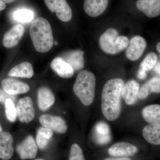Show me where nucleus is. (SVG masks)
<instances>
[{"label": "nucleus", "instance_id": "nucleus-1", "mask_svg": "<svg viewBox=\"0 0 160 160\" xmlns=\"http://www.w3.org/2000/svg\"><path fill=\"white\" fill-rule=\"evenodd\" d=\"M124 85L122 79H112L106 82L102 94V112L106 119L113 121L121 113V97Z\"/></svg>", "mask_w": 160, "mask_h": 160}, {"label": "nucleus", "instance_id": "nucleus-2", "mask_svg": "<svg viewBox=\"0 0 160 160\" xmlns=\"http://www.w3.org/2000/svg\"><path fill=\"white\" fill-rule=\"evenodd\" d=\"M29 34L35 49L44 53L49 51L54 44L50 23L45 18H37L32 22Z\"/></svg>", "mask_w": 160, "mask_h": 160}, {"label": "nucleus", "instance_id": "nucleus-3", "mask_svg": "<svg viewBox=\"0 0 160 160\" xmlns=\"http://www.w3.org/2000/svg\"><path fill=\"white\" fill-rule=\"evenodd\" d=\"M95 86L94 75L87 70H82L77 77L73 91L83 105L89 106L94 101Z\"/></svg>", "mask_w": 160, "mask_h": 160}, {"label": "nucleus", "instance_id": "nucleus-4", "mask_svg": "<svg viewBox=\"0 0 160 160\" xmlns=\"http://www.w3.org/2000/svg\"><path fill=\"white\" fill-rule=\"evenodd\" d=\"M99 43L100 48L104 52L115 55L127 48L129 40L126 37L119 36L116 29L109 28L100 37Z\"/></svg>", "mask_w": 160, "mask_h": 160}, {"label": "nucleus", "instance_id": "nucleus-5", "mask_svg": "<svg viewBox=\"0 0 160 160\" xmlns=\"http://www.w3.org/2000/svg\"><path fill=\"white\" fill-rule=\"evenodd\" d=\"M45 3L51 12H56L59 19L69 22L72 17V11L66 0H45Z\"/></svg>", "mask_w": 160, "mask_h": 160}, {"label": "nucleus", "instance_id": "nucleus-6", "mask_svg": "<svg viewBox=\"0 0 160 160\" xmlns=\"http://www.w3.org/2000/svg\"><path fill=\"white\" fill-rule=\"evenodd\" d=\"M16 109L18 117L21 122L29 123L34 119L35 111L32 100L29 97L19 100Z\"/></svg>", "mask_w": 160, "mask_h": 160}, {"label": "nucleus", "instance_id": "nucleus-7", "mask_svg": "<svg viewBox=\"0 0 160 160\" xmlns=\"http://www.w3.org/2000/svg\"><path fill=\"white\" fill-rule=\"evenodd\" d=\"M41 125L52 131L59 133H64L67 130L66 121L60 117L49 114H43L40 117Z\"/></svg>", "mask_w": 160, "mask_h": 160}, {"label": "nucleus", "instance_id": "nucleus-8", "mask_svg": "<svg viewBox=\"0 0 160 160\" xmlns=\"http://www.w3.org/2000/svg\"><path fill=\"white\" fill-rule=\"evenodd\" d=\"M146 47V40L140 36H136L129 42L126 52V58L132 61L138 59Z\"/></svg>", "mask_w": 160, "mask_h": 160}, {"label": "nucleus", "instance_id": "nucleus-9", "mask_svg": "<svg viewBox=\"0 0 160 160\" xmlns=\"http://www.w3.org/2000/svg\"><path fill=\"white\" fill-rule=\"evenodd\" d=\"M38 146L33 137L29 136L17 147V151L22 159L34 158L38 152Z\"/></svg>", "mask_w": 160, "mask_h": 160}, {"label": "nucleus", "instance_id": "nucleus-10", "mask_svg": "<svg viewBox=\"0 0 160 160\" xmlns=\"http://www.w3.org/2000/svg\"><path fill=\"white\" fill-rule=\"evenodd\" d=\"M25 32L24 26L20 24L15 25L4 35L3 44L6 48H12L18 45Z\"/></svg>", "mask_w": 160, "mask_h": 160}, {"label": "nucleus", "instance_id": "nucleus-11", "mask_svg": "<svg viewBox=\"0 0 160 160\" xmlns=\"http://www.w3.org/2000/svg\"><path fill=\"white\" fill-rule=\"evenodd\" d=\"M2 85L3 90L12 95L26 93L30 89L28 84L13 79H4L2 80Z\"/></svg>", "mask_w": 160, "mask_h": 160}, {"label": "nucleus", "instance_id": "nucleus-12", "mask_svg": "<svg viewBox=\"0 0 160 160\" xmlns=\"http://www.w3.org/2000/svg\"><path fill=\"white\" fill-rule=\"evenodd\" d=\"M13 139L10 133L6 132H0V158L8 160L12 157L13 154Z\"/></svg>", "mask_w": 160, "mask_h": 160}, {"label": "nucleus", "instance_id": "nucleus-13", "mask_svg": "<svg viewBox=\"0 0 160 160\" xmlns=\"http://www.w3.org/2000/svg\"><path fill=\"white\" fill-rule=\"evenodd\" d=\"M136 6L148 17H156L160 14V0H138Z\"/></svg>", "mask_w": 160, "mask_h": 160}, {"label": "nucleus", "instance_id": "nucleus-14", "mask_svg": "<svg viewBox=\"0 0 160 160\" xmlns=\"http://www.w3.org/2000/svg\"><path fill=\"white\" fill-rule=\"evenodd\" d=\"M109 0H85V12L91 17H97L103 13L108 6Z\"/></svg>", "mask_w": 160, "mask_h": 160}, {"label": "nucleus", "instance_id": "nucleus-15", "mask_svg": "<svg viewBox=\"0 0 160 160\" xmlns=\"http://www.w3.org/2000/svg\"><path fill=\"white\" fill-rule=\"evenodd\" d=\"M84 52L80 49L71 50L65 52L61 57L65 62L72 67L74 71L82 69L85 64Z\"/></svg>", "mask_w": 160, "mask_h": 160}, {"label": "nucleus", "instance_id": "nucleus-16", "mask_svg": "<svg viewBox=\"0 0 160 160\" xmlns=\"http://www.w3.org/2000/svg\"><path fill=\"white\" fill-rule=\"evenodd\" d=\"M140 89L139 84L135 80H130L124 85L122 96L127 105H132L136 102Z\"/></svg>", "mask_w": 160, "mask_h": 160}, {"label": "nucleus", "instance_id": "nucleus-17", "mask_svg": "<svg viewBox=\"0 0 160 160\" xmlns=\"http://www.w3.org/2000/svg\"><path fill=\"white\" fill-rule=\"evenodd\" d=\"M136 146L127 142H118L111 146L108 150L109 154L113 157L131 156L137 153Z\"/></svg>", "mask_w": 160, "mask_h": 160}, {"label": "nucleus", "instance_id": "nucleus-18", "mask_svg": "<svg viewBox=\"0 0 160 160\" xmlns=\"http://www.w3.org/2000/svg\"><path fill=\"white\" fill-rule=\"evenodd\" d=\"M52 69L60 77L69 78L73 76L74 70L61 57L56 58L50 64Z\"/></svg>", "mask_w": 160, "mask_h": 160}, {"label": "nucleus", "instance_id": "nucleus-19", "mask_svg": "<svg viewBox=\"0 0 160 160\" xmlns=\"http://www.w3.org/2000/svg\"><path fill=\"white\" fill-rule=\"evenodd\" d=\"M38 105L41 110L46 111L53 105L55 101L54 94L48 87H41L38 92Z\"/></svg>", "mask_w": 160, "mask_h": 160}, {"label": "nucleus", "instance_id": "nucleus-20", "mask_svg": "<svg viewBox=\"0 0 160 160\" xmlns=\"http://www.w3.org/2000/svg\"><path fill=\"white\" fill-rule=\"evenodd\" d=\"M95 141L99 145L108 144L111 139L110 129L108 124L100 122L96 125L94 128Z\"/></svg>", "mask_w": 160, "mask_h": 160}, {"label": "nucleus", "instance_id": "nucleus-21", "mask_svg": "<svg viewBox=\"0 0 160 160\" xmlns=\"http://www.w3.org/2000/svg\"><path fill=\"white\" fill-rule=\"evenodd\" d=\"M143 137L148 142L153 145H160V124H151L143 128Z\"/></svg>", "mask_w": 160, "mask_h": 160}, {"label": "nucleus", "instance_id": "nucleus-22", "mask_svg": "<svg viewBox=\"0 0 160 160\" xmlns=\"http://www.w3.org/2000/svg\"><path fill=\"white\" fill-rule=\"evenodd\" d=\"M151 93H160V78H152L145 83L140 88L138 97L144 99Z\"/></svg>", "mask_w": 160, "mask_h": 160}, {"label": "nucleus", "instance_id": "nucleus-23", "mask_svg": "<svg viewBox=\"0 0 160 160\" xmlns=\"http://www.w3.org/2000/svg\"><path fill=\"white\" fill-rule=\"evenodd\" d=\"M144 119L151 124H160V105L146 106L142 111Z\"/></svg>", "mask_w": 160, "mask_h": 160}, {"label": "nucleus", "instance_id": "nucleus-24", "mask_svg": "<svg viewBox=\"0 0 160 160\" xmlns=\"http://www.w3.org/2000/svg\"><path fill=\"white\" fill-rule=\"evenodd\" d=\"M33 75L32 66L28 62H23L15 66L8 73L9 76L27 78H30Z\"/></svg>", "mask_w": 160, "mask_h": 160}, {"label": "nucleus", "instance_id": "nucleus-25", "mask_svg": "<svg viewBox=\"0 0 160 160\" xmlns=\"http://www.w3.org/2000/svg\"><path fill=\"white\" fill-rule=\"evenodd\" d=\"M53 131L45 127H41L37 132L36 142L40 149H44L49 143V140L53 135Z\"/></svg>", "mask_w": 160, "mask_h": 160}, {"label": "nucleus", "instance_id": "nucleus-26", "mask_svg": "<svg viewBox=\"0 0 160 160\" xmlns=\"http://www.w3.org/2000/svg\"><path fill=\"white\" fill-rule=\"evenodd\" d=\"M158 62V56L155 53L151 52L147 55L140 63L139 69L145 72L151 70Z\"/></svg>", "mask_w": 160, "mask_h": 160}, {"label": "nucleus", "instance_id": "nucleus-27", "mask_svg": "<svg viewBox=\"0 0 160 160\" xmlns=\"http://www.w3.org/2000/svg\"><path fill=\"white\" fill-rule=\"evenodd\" d=\"M13 18L16 21L21 22H28L33 19V12L27 9H18L14 12Z\"/></svg>", "mask_w": 160, "mask_h": 160}, {"label": "nucleus", "instance_id": "nucleus-28", "mask_svg": "<svg viewBox=\"0 0 160 160\" xmlns=\"http://www.w3.org/2000/svg\"><path fill=\"white\" fill-rule=\"evenodd\" d=\"M5 108L7 118L10 122H14L17 117V112L13 101L11 99L6 100L5 103Z\"/></svg>", "mask_w": 160, "mask_h": 160}, {"label": "nucleus", "instance_id": "nucleus-29", "mask_svg": "<svg viewBox=\"0 0 160 160\" xmlns=\"http://www.w3.org/2000/svg\"><path fill=\"white\" fill-rule=\"evenodd\" d=\"M69 160H85L82 150L78 144H73L71 146Z\"/></svg>", "mask_w": 160, "mask_h": 160}, {"label": "nucleus", "instance_id": "nucleus-30", "mask_svg": "<svg viewBox=\"0 0 160 160\" xmlns=\"http://www.w3.org/2000/svg\"><path fill=\"white\" fill-rule=\"evenodd\" d=\"M8 99H11L12 101L16 99L15 95H12L4 91L3 89H0V103H5Z\"/></svg>", "mask_w": 160, "mask_h": 160}, {"label": "nucleus", "instance_id": "nucleus-31", "mask_svg": "<svg viewBox=\"0 0 160 160\" xmlns=\"http://www.w3.org/2000/svg\"><path fill=\"white\" fill-rule=\"evenodd\" d=\"M146 72L142 70H140L138 69V71L137 76L138 78L140 79H144L146 77Z\"/></svg>", "mask_w": 160, "mask_h": 160}, {"label": "nucleus", "instance_id": "nucleus-32", "mask_svg": "<svg viewBox=\"0 0 160 160\" xmlns=\"http://www.w3.org/2000/svg\"><path fill=\"white\" fill-rule=\"evenodd\" d=\"M153 69V71L160 76V62H157Z\"/></svg>", "mask_w": 160, "mask_h": 160}, {"label": "nucleus", "instance_id": "nucleus-33", "mask_svg": "<svg viewBox=\"0 0 160 160\" xmlns=\"http://www.w3.org/2000/svg\"><path fill=\"white\" fill-rule=\"evenodd\" d=\"M104 160H131L129 158H107Z\"/></svg>", "mask_w": 160, "mask_h": 160}, {"label": "nucleus", "instance_id": "nucleus-34", "mask_svg": "<svg viewBox=\"0 0 160 160\" xmlns=\"http://www.w3.org/2000/svg\"><path fill=\"white\" fill-rule=\"evenodd\" d=\"M6 8V3L3 2L2 1H0V12H1V11L4 10Z\"/></svg>", "mask_w": 160, "mask_h": 160}, {"label": "nucleus", "instance_id": "nucleus-35", "mask_svg": "<svg viewBox=\"0 0 160 160\" xmlns=\"http://www.w3.org/2000/svg\"><path fill=\"white\" fill-rule=\"evenodd\" d=\"M0 1H2V2L5 3L9 4V3H12L13 2H15L16 0H0Z\"/></svg>", "mask_w": 160, "mask_h": 160}, {"label": "nucleus", "instance_id": "nucleus-36", "mask_svg": "<svg viewBox=\"0 0 160 160\" xmlns=\"http://www.w3.org/2000/svg\"><path fill=\"white\" fill-rule=\"evenodd\" d=\"M157 49V51L160 53V42L158 43L156 46Z\"/></svg>", "mask_w": 160, "mask_h": 160}, {"label": "nucleus", "instance_id": "nucleus-37", "mask_svg": "<svg viewBox=\"0 0 160 160\" xmlns=\"http://www.w3.org/2000/svg\"><path fill=\"white\" fill-rule=\"evenodd\" d=\"M2 132V126H1V124H0V132Z\"/></svg>", "mask_w": 160, "mask_h": 160}, {"label": "nucleus", "instance_id": "nucleus-38", "mask_svg": "<svg viewBox=\"0 0 160 160\" xmlns=\"http://www.w3.org/2000/svg\"><path fill=\"white\" fill-rule=\"evenodd\" d=\"M54 44L55 45H56V46H57V45H58V42L55 41V42H54Z\"/></svg>", "mask_w": 160, "mask_h": 160}, {"label": "nucleus", "instance_id": "nucleus-39", "mask_svg": "<svg viewBox=\"0 0 160 160\" xmlns=\"http://www.w3.org/2000/svg\"><path fill=\"white\" fill-rule=\"evenodd\" d=\"M44 160L41 159H37V160Z\"/></svg>", "mask_w": 160, "mask_h": 160}]
</instances>
